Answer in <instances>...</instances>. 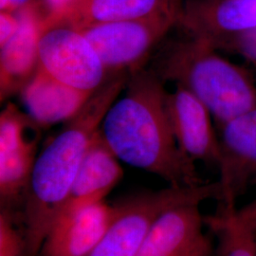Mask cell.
<instances>
[{
  "instance_id": "cell-17",
  "label": "cell",
  "mask_w": 256,
  "mask_h": 256,
  "mask_svg": "<svg viewBox=\"0 0 256 256\" xmlns=\"http://www.w3.org/2000/svg\"><path fill=\"white\" fill-rule=\"evenodd\" d=\"M204 223L218 239L216 256H256V198L241 208L220 203Z\"/></svg>"
},
{
  "instance_id": "cell-9",
  "label": "cell",
  "mask_w": 256,
  "mask_h": 256,
  "mask_svg": "<svg viewBox=\"0 0 256 256\" xmlns=\"http://www.w3.org/2000/svg\"><path fill=\"white\" fill-rule=\"evenodd\" d=\"M176 27L220 50L239 34L256 28V0H185Z\"/></svg>"
},
{
  "instance_id": "cell-12",
  "label": "cell",
  "mask_w": 256,
  "mask_h": 256,
  "mask_svg": "<svg viewBox=\"0 0 256 256\" xmlns=\"http://www.w3.org/2000/svg\"><path fill=\"white\" fill-rule=\"evenodd\" d=\"M116 205L94 203L57 220L40 248V256H88L108 229Z\"/></svg>"
},
{
  "instance_id": "cell-14",
  "label": "cell",
  "mask_w": 256,
  "mask_h": 256,
  "mask_svg": "<svg viewBox=\"0 0 256 256\" xmlns=\"http://www.w3.org/2000/svg\"><path fill=\"white\" fill-rule=\"evenodd\" d=\"M119 160L99 130L82 158L68 200L57 220L102 202L124 176Z\"/></svg>"
},
{
  "instance_id": "cell-2",
  "label": "cell",
  "mask_w": 256,
  "mask_h": 256,
  "mask_svg": "<svg viewBox=\"0 0 256 256\" xmlns=\"http://www.w3.org/2000/svg\"><path fill=\"white\" fill-rule=\"evenodd\" d=\"M128 74L111 76L38 156L28 185L24 210L26 256H37L72 187L82 158Z\"/></svg>"
},
{
  "instance_id": "cell-10",
  "label": "cell",
  "mask_w": 256,
  "mask_h": 256,
  "mask_svg": "<svg viewBox=\"0 0 256 256\" xmlns=\"http://www.w3.org/2000/svg\"><path fill=\"white\" fill-rule=\"evenodd\" d=\"M165 108L176 140L183 153L194 162L218 165L220 138L212 124L209 110L180 86L166 92Z\"/></svg>"
},
{
  "instance_id": "cell-7",
  "label": "cell",
  "mask_w": 256,
  "mask_h": 256,
  "mask_svg": "<svg viewBox=\"0 0 256 256\" xmlns=\"http://www.w3.org/2000/svg\"><path fill=\"white\" fill-rule=\"evenodd\" d=\"M39 126L12 104L0 115V196L12 202L26 191L36 156Z\"/></svg>"
},
{
  "instance_id": "cell-4",
  "label": "cell",
  "mask_w": 256,
  "mask_h": 256,
  "mask_svg": "<svg viewBox=\"0 0 256 256\" xmlns=\"http://www.w3.org/2000/svg\"><path fill=\"white\" fill-rule=\"evenodd\" d=\"M218 180L196 186H170L131 196L116 205L117 212L88 256H138L156 220L165 210L207 200H220Z\"/></svg>"
},
{
  "instance_id": "cell-18",
  "label": "cell",
  "mask_w": 256,
  "mask_h": 256,
  "mask_svg": "<svg viewBox=\"0 0 256 256\" xmlns=\"http://www.w3.org/2000/svg\"><path fill=\"white\" fill-rule=\"evenodd\" d=\"M0 256H26L25 238L20 236L4 210L0 216Z\"/></svg>"
},
{
  "instance_id": "cell-11",
  "label": "cell",
  "mask_w": 256,
  "mask_h": 256,
  "mask_svg": "<svg viewBox=\"0 0 256 256\" xmlns=\"http://www.w3.org/2000/svg\"><path fill=\"white\" fill-rule=\"evenodd\" d=\"M18 28L1 46L0 97L1 102L22 90L38 68V44L41 22L36 6L28 2L19 8Z\"/></svg>"
},
{
  "instance_id": "cell-13",
  "label": "cell",
  "mask_w": 256,
  "mask_h": 256,
  "mask_svg": "<svg viewBox=\"0 0 256 256\" xmlns=\"http://www.w3.org/2000/svg\"><path fill=\"white\" fill-rule=\"evenodd\" d=\"M183 0H74L64 9L48 14L41 27L64 24L77 30L98 24L146 18L182 9Z\"/></svg>"
},
{
  "instance_id": "cell-6",
  "label": "cell",
  "mask_w": 256,
  "mask_h": 256,
  "mask_svg": "<svg viewBox=\"0 0 256 256\" xmlns=\"http://www.w3.org/2000/svg\"><path fill=\"white\" fill-rule=\"evenodd\" d=\"M38 68L66 86L92 95L110 76L88 38L75 28L41 27Z\"/></svg>"
},
{
  "instance_id": "cell-8",
  "label": "cell",
  "mask_w": 256,
  "mask_h": 256,
  "mask_svg": "<svg viewBox=\"0 0 256 256\" xmlns=\"http://www.w3.org/2000/svg\"><path fill=\"white\" fill-rule=\"evenodd\" d=\"M220 203L236 205L256 186V108L220 126Z\"/></svg>"
},
{
  "instance_id": "cell-15",
  "label": "cell",
  "mask_w": 256,
  "mask_h": 256,
  "mask_svg": "<svg viewBox=\"0 0 256 256\" xmlns=\"http://www.w3.org/2000/svg\"><path fill=\"white\" fill-rule=\"evenodd\" d=\"M200 203L183 204L162 212L152 225L138 256H178L205 236Z\"/></svg>"
},
{
  "instance_id": "cell-3",
  "label": "cell",
  "mask_w": 256,
  "mask_h": 256,
  "mask_svg": "<svg viewBox=\"0 0 256 256\" xmlns=\"http://www.w3.org/2000/svg\"><path fill=\"white\" fill-rule=\"evenodd\" d=\"M149 68L162 82L194 94L221 126L256 108V82L247 68L232 63L218 50L194 37L164 41Z\"/></svg>"
},
{
  "instance_id": "cell-23",
  "label": "cell",
  "mask_w": 256,
  "mask_h": 256,
  "mask_svg": "<svg viewBox=\"0 0 256 256\" xmlns=\"http://www.w3.org/2000/svg\"><path fill=\"white\" fill-rule=\"evenodd\" d=\"M72 1H74V0H72Z\"/></svg>"
},
{
  "instance_id": "cell-1",
  "label": "cell",
  "mask_w": 256,
  "mask_h": 256,
  "mask_svg": "<svg viewBox=\"0 0 256 256\" xmlns=\"http://www.w3.org/2000/svg\"><path fill=\"white\" fill-rule=\"evenodd\" d=\"M164 82L149 68L128 74L124 95L110 106L100 131L120 160L156 174L170 186L203 182L178 146L165 108Z\"/></svg>"
},
{
  "instance_id": "cell-21",
  "label": "cell",
  "mask_w": 256,
  "mask_h": 256,
  "mask_svg": "<svg viewBox=\"0 0 256 256\" xmlns=\"http://www.w3.org/2000/svg\"><path fill=\"white\" fill-rule=\"evenodd\" d=\"M212 244L210 238L205 234L200 241L194 246L188 248L182 254L178 256H212Z\"/></svg>"
},
{
  "instance_id": "cell-22",
  "label": "cell",
  "mask_w": 256,
  "mask_h": 256,
  "mask_svg": "<svg viewBox=\"0 0 256 256\" xmlns=\"http://www.w3.org/2000/svg\"><path fill=\"white\" fill-rule=\"evenodd\" d=\"M72 0H46V5L50 10L48 14H54L64 9Z\"/></svg>"
},
{
  "instance_id": "cell-16",
  "label": "cell",
  "mask_w": 256,
  "mask_h": 256,
  "mask_svg": "<svg viewBox=\"0 0 256 256\" xmlns=\"http://www.w3.org/2000/svg\"><path fill=\"white\" fill-rule=\"evenodd\" d=\"M28 115L39 126L70 120L92 95L74 90L37 68L21 90Z\"/></svg>"
},
{
  "instance_id": "cell-20",
  "label": "cell",
  "mask_w": 256,
  "mask_h": 256,
  "mask_svg": "<svg viewBox=\"0 0 256 256\" xmlns=\"http://www.w3.org/2000/svg\"><path fill=\"white\" fill-rule=\"evenodd\" d=\"M18 28V16L10 12L1 10L0 14V46L4 45L12 36Z\"/></svg>"
},
{
  "instance_id": "cell-5",
  "label": "cell",
  "mask_w": 256,
  "mask_h": 256,
  "mask_svg": "<svg viewBox=\"0 0 256 256\" xmlns=\"http://www.w3.org/2000/svg\"><path fill=\"white\" fill-rule=\"evenodd\" d=\"M180 10L98 24L79 30L92 43L110 76L129 74L146 68L166 34L176 27Z\"/></svg>"
},
{
  "instance_id": "cell-19",
  "label": "cell",
  "mask_w": 256,
  "mask_h": 256,
  "mask_svg": "<svg viewBox=\"0 0 256 256\" xmlns=\"http://www.w3.org/2000/svg\"><path fill=\"white\" fill-rule=\"evenodd\" d=\"M220 50L234 54L256 66V28L227 40Z\"/></svg>"
}]
</instances>
